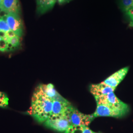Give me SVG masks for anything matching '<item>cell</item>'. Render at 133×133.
I'll use <instances>...</instances> for the list:
<instances>
[{
  "label": "cell",
  "instance_id": "18",
  "mask_svg": "<svg viewBox=\"0 0 133 133\" xmlns=\"http://www.w3.org/2000/svg\"><path fill=\"white\" fill-rule=\"evenodd\" d=\"M10 30L6 21L3 19H0V31L7 32Z\"/></svg>",
  "mask_w": 133,
  "mask_h": 133
},
{
  "label": "cell",
  "instance_id": "11",
  "mask_svg": "<svg viewBox=\"0 0 133 133\" xmlns=\"http://www.w3.org/2000/svg\"><path fill=\"white\" fill-rule=\"evenodd\" d=\"M57 0H36L37 11L39 15L44 14L51 10Z\"/></svg>",
  "mask_w": 133,
  "mask_h": 133
},
{
  "label": "cell",
  "instance_id": "19",
  "mask_svg": "<svg viewBox=\"0 0 133 133\" xmlns=\"http://www.w3.org/2000/svg\"><path fill=\"white\" fill-rule=\"evenodd\" d=\"M126 14L130 18V19L132 20V21H133V8L131 10H129L128 12H126Z\"/></svg>",
  "mask_w": 133,
  "mask_h": 133
},
{
  "label": "cell",
  "instance_id": "1",
  "mask_svg": "<svg viewBox=\"0 0 133 133\" xmlns=\"http://www.w3.org/2000/svg\"><path fill=\"white\" fill-rule=\"evenodd\" d=\"M53 102L38 86L32 97L29 114L38 123H43L51 114Z\"/></svg>",
  "mask_w": 133,
  "mask_h": 133
},
{
  "label": "cell",
  "instance_id": "15",
  "mask_svg": "<svg viewBox=\"0 0 133 133\" xmlns=\"http://www.w3.org/2000/svg\"><path fill=\"white\" fill-rule=\"evenodd\" d=\"M120 5L122 11L127 12L133 8V0H121Z\"/></svg>",
  "mask_w": 133,
  "mask_h": 133
},
{
  "label": "cell",
  "instance_id": "17",
  "mask_svg": "<svg viewBox=\"0 0 133 133\" xmlns=\"http://www.w3.org/2000/svg\"><path fill=\"white\" fill-rule=\"evenodd\" d=\"M9 45L8 42L4 39L0 37V52L8 51Z\"/></svg>",
  "mask_w": 133,
  "mask_h": 133
},
{
  "label": "cell",
  "instance_id": "3",
  "mask_svg": "<svg viewBox=\"0 0 133 133\" xmlns=\"http://www.w3.org/2000/svg\"><path fill=\"white\" fill-rule=\"evenodd\" d=\"M71 126H88L95 118L93 114H86L80 112L71 105L66 112Z\"/></svg>",
  "mask_w": 133,
  "mask_h": 133
},
{
  "label": "cell",
  "instance_id": "20",
  "mask_svg": "<svg viewBox=\"0 0 133 133\" xmlns=\"http://www.w3.org/2000/svg\"><path fill=\"white\" fill-rule=\"evenodd\" d=\"M71 0H57L58 3L60 5H63L65 4H66L67 3L70 2Z\"/></svg>",
  "mask_w": 133,
  "mask_h": 133
},
{
  "label": "cell",
  "instance_id": "13",
  "mask_svg": "<svg viewBox=\"0 0 133 133\" xmlns=\"http://www.w3.org/2000/svg\"><path fill=\"white\" fill-rule=\"evenodd\" d=\"M88 126H71L64 133H95Z\"/></svg>",
  "mask_w": 133,
  "mask_h": 133
},
{
  "label": "cell",
  "instance_id": "8",
  "mask_svg": "<svg viewBox=\"0 0 133 133\" xmlns=\"http://www.w3.org/2000/svg\"><path fill=\"white\" fill-rule=\"evenodd\" d=\"M91 93L95 97H98L103 95H107L110 93L114 92L115 89L107 85L103 82L91 84L89 87Z\"/></svg>",
  "mask_w": 133,
  "mask_h": 133
},
{
  "label": "cell",
  "instance_id": "4",
  "mask_svg": "<svg viewBox=\"0 0 133 133\" xmlns=\"http://www.w3.org/2000/svg\"><path fill=\"white\" fill-rule=\"evenodd\" d=\"M43 124L46 127L59 132H65L71 124L66 114L50 115Z\"/></svg>",
  "mask_w": 133,
  "mask_h": 133
},
{
  "label": "cell",
  "instance_id": "7",
  "mask_svg": "<svg viewBox=\"0 0 133 133\" xmlns=\"http://www.w3.org/2000/svg\"><path fill=\"white\" fill-rule=\"evenodd\" d=\"M71 104L63 97L55 100L53 102L52 109L51 115H60L66 114Z\"/></svg>",
  "mask_w": 133,
  "mask_h": 133
},
{
  "label": "cell",
  "instance_id": "2",
  "mask_svg": "<svg viewBox=\"0 0 133 133\" xmlns=\"http://www.w3.org/2000/svg\"><path fill=\"white\" fill-rule=\"evenodd\" d=\"M129 107H117L107 105H97V108L94 114L96 117L101 116L120 118L126 115L129 111Z\"/></svg>",
  "mask_w": 133,
  "mask_h": 133
},
{
  "label": "cell",
  "instance_id": "23",
  "mask_svg": "<svg viewBox=\"0 0 133 133\" xmlns=\"http://www.w3.org/2000/svg\"></svg>",
  "mask_w": 133,
  "mask_h": 133
},
{
  "label": "cell",
  "instance_id": "21",
  "mask_svg": "<svg viewBox=\"0 0 133 133\" xmlns=\"http://www.w3.org/2000/svg\"><path fill=\"white\" fill-rule=\"evenodd\" d=\"M129 26L131 27H133V21H131L129 24Z\"/></svg>",
  "mask_w": 133,
  "mask_h": 133
},
{
  "label": "cell",
  "instance_id": "5",
  "mask_svg": "<svg viewBox=\"0 0 133 133\" xmlns=\"http://www.w3.org/2000/svg\"><path fill=\"white\" fill-rule=\"evenodd\" d=\"M97 105H104L117 107H127L128 105L122 102L115 95L114 92L107 95L95 97Z\"/></svg>",
  "mask_w": 133,
  "mask_h": 133
},
{
  "label": "cell",
  "instance_id": "22",
  "mask_svg": "<svg viewBox=\"0 0 133 133\" xmlns=\"http://www.w3.org/2000/svg\"><path fill=\"white\" fill-rule=\"evenodd\" d=\"M3 1V0H0V8H1V9H2V6Z\"/></svg>",
  "mask_w": 133,
  "mask_h": 133
},
{
  "label": "cell",
  "instance_id": "10",
  "mask_svg": "<svg viewBox=\"0 0 133 133\" xmlns=\"http://www.w3.org/2000/svg\"><path fill=\"white\" fill-rule=\"evenodd\" d=\"M2 9L7 14H19L20 6L18 0H3Z\"/></svg>",
  "mask_w": 133,
  "mask_h": 133
},
{
  "label": "cell",
  "instance_id": "12",
  "mask_svg": "<svg viewBox=\"0 0 133 133\" xmlns=\"http://www.w3.org/2000/svg\"><path fill=\"white\" fill-rule=\"evenodd\" d=\"M38 86L45 95L53 101L62 98L63 97L61 95L58 93L54 86L51 83L48 84H40Z\"/></svg>",
  "mask_w": 133,
  "mask_h": 133
},
{
  "label": "cell",
  "instance_id": "6",
  "mask_svg": "<svg viewBox=\"0 0 133 133\" xmlns=\"http://www.w3.org/2000/svg\"><path fill=\"white\" fill-rule=\"evenodd\" d=\"M129 69V68L128 66L122 68L106 78L103 82L107 85L116 89L117 86L123 80L124 78L127 74Z\"/></svg>",
  "mask_w": 133,
  "mask_h": 133
},
{
  "label": "cell",
  "instance_id": "16",
  "mask_svg": "<svg viewBox=\"0 0 133 133\" xmlns=\"http://www.w3.org/2000/svg\"><path fill=\"white\" fill-rule=\"evenodd\" d=\"M9 105V98L5 93L0 91V107L5 108Z\"/></svg>",
  "mask_w": 133,
  "mask_h": 133
},
{
  "label": "cell",
  "instance_id": "9",
  "mask_svg": "<svg viewBox=\"0 0 133 133\" xmlns=\"http://www.w3.org/2000/svg\"><path fill=\"white\" fill-rule=\"evenodd\" d=\"M10 29L16 31L19 29H23V24L19 14L14 13H8L5 20Z\"/></svg>",
  "mask_w": 133,
  "mask_h": 133
},
{
  "label": "cell",
  "instance_id": "14",
  "mask_svg": "<svg viewBox=\"0 0 133 133\" xmlns=\"http://www.w3.org/2000/svg\"><path fill=\"white\" fill-rule=\"evenodd\" d=\"M8 43L9 45L8 51L13 50L16 48H19L20 45V38L18 36H15L9 39L8 41Z\"/></svg>",
  "mask_w": 133,
  "mask_h": 133
}]
</instances>
